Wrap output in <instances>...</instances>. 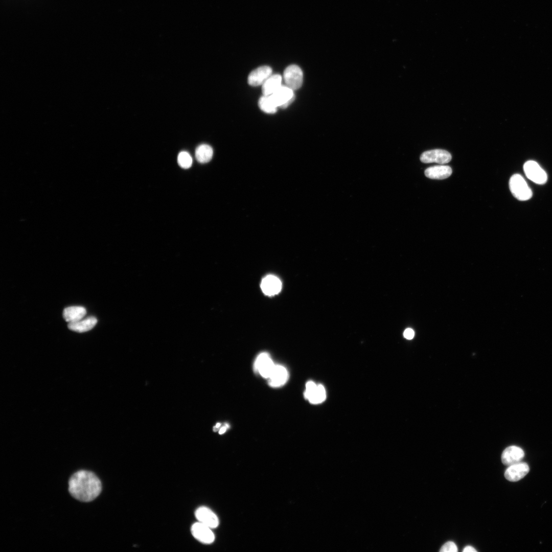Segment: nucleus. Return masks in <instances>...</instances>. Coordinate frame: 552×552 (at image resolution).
Segmentation results:
<instances>
[{
    "mask_svg": "<svg viewBox=\"0 0 552 552\" xmlns=\"http://www.w3.org/2000/svg\"><path fill=\"white\" fill-rule=\"evenodd\" d=\"M191 532L195 538L203 543L210 544L215 540L211 528L200 522L193 524Z\"/></svg>",
    "mask_w": 552,
    "mask_h": 552,
    "instance_id": "nucleus-8",
    "label": "nucleus"
},
{
    "mask_svg": "<svg viewBox=\"0 0 552 552\" xmlns=\"http://www.w3.org/2000/svg\"><path fill=\"white\" fill-rule=\"evenodd\" d=\"M192 158L186 151L180 152L177 156V162L180 167L183 169L191 167L192 164Z\"/></svg>",
    "mask_w": 552,
    "mask_h": 552,
    "instance_id": "nucleus-22",
    "label": "nucleus"
},
{
    "mask_svg": "<svg viewBox=\"0 0 552 552\" xmlns=\"http://www.w3.org/2000/svg\"><path fill=\"white\" fill-rule=\"evenodd\" d=\"M528 465L524 462L509 466L504 472V477L509 481L515 482L523 478L529 472Z\"/></svg>",
    "mask_w": 552,
    "mask_h": 552,
    "instance_id": "nucleus-9",
    "label": "nucleus"
},
{
    "mask_svg": "<svg viewBox=\"0 0 552 552\" xmlns=\"http://www.w3.org/2000/svg\"><path fill=\"white\" fill-rule=\"evenodd\" d=\"M288 377V371L284 366L275 365L268 378L269 384L273 387L281 386L286 383Z\"/></svg>",
    "mask_w": 552,
    "mask_h": 552,
    "instance_id": "nucleus-14",
    "label": "nucleus"
},
{
    "mask_svg": "<svg viewBox=\"0 0 552 552\" xmlns=\"http://www.w3.org/2000/svg\"><path fill=\"white\" fill-rule=\"evenodd\" d=\"M86 313L85 308L82 306H71L63 311V317L67 322L72 323L81 319Z\"/></svg>",
    "mask_w": 552,
    "mask_h": 552,
    "instance_id": "nucleus-18",
    "label": "nucleus"
},
{
    "mask_svg": "<svg viewBox=\"0 0 552 552\" xmlns=\"http://www.w3.org/2000/svg\"><path fill=\"white\" fill-rule=\"evenodd\" d=\"M523 170L526 177L537 184H544L547 180L545 171L535 161L528 160L523 166Z\"/></svg>",
    "mask_w": 552,
    "mask_h": 552,
    "instance_id": "nucleus-5",
    "label": "nucleus"
},
{
    "mask_svg": "<svg viewBox=\"0 0 552 552\" xmlns=\"http://www.w3.org/2000/svg\"><path fill=\"white\" fill-rule=\"evenodd\" d=\"M97 323L96 317L90 316L78 321L70 323L68 328L71 330L77 332H84L92 329Z\"/></svg>",
    "mask_w": 552,
    "mask_h": 552,
    "instance_id": "nucleus-16",
    "label": "nucleus"
},
{
    "mask_svg": "<svg viewBox=\"0 0 552 552\" xmlns=\"http://www.w3.org/2000/svg\"><path fill=\"white\" fill-rule=\"evenodd\" d=\"M282 81L281 75H271L262 85L263 95L269 96L274 93L282 85Z\"/></svg>",
    "mask_w": 552,
    "mask_h": 552,
    "instance_id": "nucleus-17",
    "label": "nucleus"
},
{
    "mask_svg": "<svg viewBox=\"0 0 552 552\" xmlns=\"http://www.w3.org/2000/svg\"><path fill=\"white\" fill-rule=\"evenodd\" d=\"M269 96L273 104L281 108H287L295 99L294 90L286 85H282Z\"/></svg>",
    "mask_w": 552,
    "mask_h": 552,
    "instance_id": "nucleus-3",
    "label": "nucleus"
},
{
    "mask_svg": "<svg viewBox=\"0 0 552 552\" xmlns=\"http://www.w3.org/2000/svg\"><path fill=\"white\" fill-rule=\"evenodd\" d=\"M195 516L199 522L211 528H216L219 524V520L216 514L210 509L201 507L197 509Z\"/></svg>",
    "mask_w": 552,
    "mask_h": 552,
    "instance_id": "nucleus-12",
    "label": "nucleus"
},
{
    "mask_svg": "<svg viewBox=\"0 0 552 552\" xmlns=\"http://www.w3.org/2000/svg\"><path fill=\"white\" fill-rule=\"evenodd\" d=\"M286 85L293 90L300 88L303 83V74L301 68L294 64L287 66L283 74Z\"/></svg>",
    "mask_w": 552,
    "mask_h": 552,
    "instance_id": "nucleus-4",
    "label": "nucleus"
},
{
    "mask_svg": "<svg viewBox=\"0 0 552 552\" xmlns=\"http://www.w3.org/2000/svg\"><path fill=\"white\" fill-rule=\"evenodd\" d=\"M272 69L269 66H260L253 70L248 77V84L252 86L262 85L272 75Z\"/></svg>",
    "mask_w": 552,
    "mask_h": 552,
    "instance_id": "nucleus-11",
    "label": "nucleus"
},
{
    "mask_svg": "<svg viewBox=\"0 0 552 552\" xmlns=\"http://www.w3.org/2000/svg\"><path fill=\"white\" fill-rule=\"evenodd\" d=\"M509 188L513 195L519 200L525 201L532 197V191L524 178L515 174L509 180Z\"/></svg>",
    "mask_w": 552,
    "mask_h": 552,
    "instance_id": "nucleus-2",
    "label": "nucleus"
},
{
    "mask_svg": "<svg viewBox=\"0 0 552 552\" xmlns=\"http://www.w3.org/2000/svg\"><path fill=\"white\" fill-rule=\"evenodd\" d=\"M259 107L261 110L267 113H274L278 107L273 104L269 96L263 95L259 100Z\"/></svg>",
    "mask_w": 552,
    "mask_h": 552,
    "instance_id": "nucleus-21",
    "label": "nucleus"
},
{
    "mask_svg": "<svg viewBox=\"0 0 552 552\" xmlns=\"http://www.w3.org/2000/svg\"><path fill=\"white\" fill-rule=\"evenodd\" d=\"M524 456V451L521 448L510 446L503 450L501 458L503 465L509 466L521 462Z\"/></svg>",
    "mask_w": 552,
    "mask_h": 552,
    "instance_id": "nucleus-10",
    "label": "nucleus"
},
{
    "mask_svg": "<svg viewBox=\"0 0 552 552\" xmlns=\"http://www.w3.org/2000/svg\"><path fill=\"white\" fill-rule=\"evenodd\" d=\"M463 551L464 552H476V551H477V550L473 547H472L471 546H469V545L466 546L464 548Z\"/></svg>",
    "mask_w": 552,
    "mask_h": 552,
    "instance_id": "nucleus-25",
    "label": "nucleus"
},
{
    "mask_svg": "<svg viewBox=\"0 0 552 552\" xmlns=\"http://www.w3.org/2000/svg\"><path fill=\"white\" fill-rule=\"evenodd\" d=\"M213 154L212 148L208 144H201L198 146L195 150V157L200 163H206L210 162Z\"/></svg>",
    "mask_w": 552,
    "mask_h": 552,
    "instance_id": "nucleus-20",
    "label": "nucleus"
},
{
    "mask_svg": "<svg viewBox=\"0 0 552 552\" xmlns=\"http://www.w3.org/2000/svg\"><path fill=\"white\" fill-rule=\"evenodd\" d=\"M450 167L447 165H437L427 168L425 176L431 179H443L449 177L452 174Z\"/></svg>",
    "mask_w": 552,
    "mask_h": 552,
    "instance_id": "nucleus-15",
    "label": "nucleus"
},
{
    "mask_svg": "<svg viewBox=\"0 0 552 552\" xmlns=\"http://www.w3.org/2000/svg\"><path fill=\"white\" fill-rule=\"evenodd\" d=\"M228 428H229V425L228 424H224V426H223L222 427H221L219 429V433L220 434L224 433L226 431L227 429Z\"/></svg>",
    "mask_w": 552,
    "mask_h": 552,
    "instance_id": "nucleus-26",
    "label": "nucleus"
},
{
    "mask_svg": "<svg viewBox=\"0 0 552 552\" xmlns=\"http://www.w3.org/2000/svg\"><path fill=\"white\" fill-rule=\"evenodd\" d=\"M456 545L452 541H448L445 543L441 548L440 552H456L457 551Z\"/></svg>",
    "mask_w": 552,
    "mask_h": 552,
    "instance_id": "nucleus-23",
    "label": "nucleus"
},
{
    "mask_svg": "<svg viewBox=\"0 0 552 552\" xmlns=\"http://www.w3.org/2000/svg\"><path fill=\"white\" fill-rule=\"evenodd\" d=\"M304 397L308 399L311 403L318 404L323 402L326 397L325 389L321 384L317 385L316 387L311 390H305Z\"/></svg>",
    "mask_w": 552,
    "mask_h": 552,
    "instance_id": "nucleus-19",
    "label": "nucleus"
},
{
    "mask_svg": "<svg viewBox=\"0 0 552 552\" xmlns=\"http://www.w3.org/2000/svg\"><path fill=\"white\" fill-rule=\"evenodd\" d=\"M261 288L265 294L272 296L279 293L281 291L282 283L278 277L270 274L262 279Z\"/></svg>",
    "mask_w": 552,
    "mask_h": 552,
    "instance_id": "nucleus-13",
    "label": "nucleus"
},
{
    "mask_svg": "<svg viewBox=\"0 0 552 552\" xmlns=\"http://www.w3.org/2000/svg\"><path fill=\"white\" fill-rule=\"evenodd\" d=\"M68 491L76 499L89 502L98 496L102 485L99 478L93 472L80 470L75 473L68 481Z\"/></svg>",
    "mask_w": 552,
    "mask_h": 552,
    "instance_id": "nucleus-1",
    "label": "nucleus"
},
{
    "mask_svg": "<svg viewBox=\"0 0 552 552\" xmlns=\"http://www.w3.org/2000/svg\"><path fill=\"white\" fill-rule=\"evenodd\" d=\"M275 365L269 355L266 352L259 354L255 362V369L265 378L269 377Z\"/></svg>",
    "mask_w": 552,
    "mask_h": 552,
    "instance_id": "nucleus-7",
    "label": "nucleus"
},
{
    "mask_svg": "<svg viewBox=\"0 0 552 552\" xmlns=\"http://www.w3.org/2000/svg\"><path fill=\"white\" fill-rule=\"evenodd\" d=\"M451 158V154L447 151L436 149L424 152L420 156V160L426 164L436 163L444 164L449 163Z\"/></svg>",
    "mask_w": 552,
    "mask_h": 552,
    "instance_id": "nucleus-6",
    "label": "nucleus"
},
{
    "mask_svg": "<svg viewBox=\"0 0 552 552\" xmlns=\"http://www.w3.org/2000/svg\"><path fill=\"white\" fill-rule=\"evenodd\" d=\"M404 336L407 339H411L415 335L414 331L410 328L406 329L404 332Z\"/></svg>",
    "mask_w": 552,
    "mask_h": 552,
    "instance_id": "nucleus-24",
    "label": "nucleus"
}]
</instances>
